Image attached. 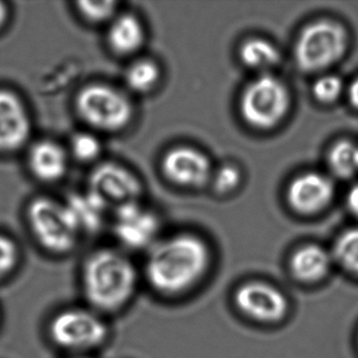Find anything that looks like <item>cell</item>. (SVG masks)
Returning <instances> with one entry per match:
<instances>
[{
	"instance_id": "obj_1",
	"label": "cell",
	"mask_w": 358,
	"mask_h": 358,
	"mask_svg": "<svg viewBox=\"0 0 358 358\" xmlns=\"http://www.w3.org/2000/svg\"><path fill=\"white\" fill-rule=\"evenodd\" d=\"M209 263L210 251L202 238L176 234L154 245L146 262V278L158 292L179 294L205 275Z\"/></svg>"
},
{
	"instance_id": "obj_2",
	"label": "cell",
	"mask_w": 358,
	"mask_h": 358,
	"mask_svg": "<svg viewBox=\"0 0 358 358\" xmlns=\"http://www.w3.org/2000/svg\"><path fill=\"white\" fill-rule=\"evenodd\" d=\"M137 286V272L127 257L112 249L96 251L87 259L83 287L92 305L113 311L129 301Z\"/></svg>"
},
{
	"instance_id": "obj_3",
	"label": "cell",
	"mask_w": 358,
	"mask_h": 358,
	"mask_svg": "<svg viewBox=\"0 0 358 358\" xmlns=\"http://www.w3.org/2000/svg\"><path fill=\"white\" fill-rule=\"evenodd\" d=\"M348 33L343 24L320 20L307 24L297 37L295 64L305 73H318L339 62L347 52Z\"/></svg>"
},
{
	"instance_id": "obj_4",
	"label": "cell",
	"mask_w": 358,
	"mask_h": 358,
	"mask_svg": "<svg viewBox=\"0 0 358 358\" xmlns=\"http://www.w3.org/2000/svg\"><path fill=\"white\" fill-rule=\"evenodd\" d=\"M290 104V93L285 83L273 75L262 74L245 87L240 112L247 124L266 131L284 120Z\"/></svg>"
},
{
	"instance_id": "obj_5",
	"label": "cell",
	"mask_w": 358,
	"mask_h": 358,
	"mask_svg": "<svg viewBox=\"0 0 358 358\" xmlns=\"http://www.w3.org/2000/svg\"><path fill=\"white\" fill-rule=\"evenodd\" d=\"M76 110L85 123L104 131L124 129L134 114L129 98L114 87L103 83H93L83 87L76 97Z\"/></svg>"
},
{
	"instance_id": "obj_6",
	"label": "cell",
	"mask_w": 358,
	"mask_h": 358,
	"mask_svg": "<svg viewBox=\"0 0 358 358\" xmlns=\"http://www.w3.org/2000/svg\"><path fill=\"white\" fill-rule=\"evenodd\" d=\"M28 217L33 234L48 250L66 253L74 248L81 231L68 205L50 198L35 199Z\"/></svg>"
},
{
	"instance_id": "obj_7",
	"label": "cell",
	"mask_w": 358,
	"mask_h": 358,
	"mask_svg": "<svg viewBox=\"0 0 358 358\" xmlns=\"http://www.w3.org/2000/svg\"><path fill=\"white\" fill-rule=\"evenodd\" d=\"M52 339L66 349L83 350L103 343L108 330L101 318L83 309L60 312L50 326Z\"/></svg>"
},
{
	"instance_id": "obj_8",
	"label": "cell",
	"mask_w": 358,
	"mask_h": 358,
	"mask_svg": "<svg viewBox=\"0 0 358 358\" xmlns=\"http://www.w3.org/2000/svg\"><path fill=\"white\" fill-rule=\"evenodd\" d=\"M90 190L108 205L117 207L127 203L137 202L141 196V182L129 169L117 163L98 165L90 177Z\"/></svg>"
},
{
	"instance_id": "obj_9",
	"label": "cell",
	"mask_w": 358,
	"mask_h": 358,
	"mask_svg": "<svg viewBox=\"0 0 358 358\" xmlns=\"http://www.w3.org/2000/svg\"><path fill=\"white\" fill-rule=\"evenodd\" d=\"M234 301L245 315L257 322H278L288 312V301L284 293L267 282L242 285L236 290Z\"/></svg>"
},
{
	"instance_id": "obj_10",
	"label": "cell",
	"mask_w": 358,
	"mask_h": 358,
	"mask_svg": "<svg viewBox=\"0 0 358 358\" xmlns=\"http://www.w3.org/2000/svg\"><path fill=\"white\" fill-rule=\"evenodd\" d=\"M159 228L158 217L138 204V201L117 207L115 234L119 242L127 248L143 249L154 244Z\"/></svg>"
},
{
	"instance_id": "obj_11",
	"label": "cell",
	"mask_w": 358,
	"mask_h": 358,
	"mask_svg": "<svg viewBox=\"0 0 358 358\" xmlns=\"http://www.w3.org/2000/svg\"><path fill=\"white\" fill-rule=\"evenodd\" d=\"M162 171L169 181L182 187H201L213 178L209 159L189 146H179L167 152Z\"/></svg>"
},
{
	"instance_id": "obj_12",
	"label": "cell",
	"mask_w": 358,
	"mask_h": 358,
	"mask_svg": "<svg viewBox=\"0 0 358 358\" xmlns=\"http://www.w3.org/2000/svg\"><path fill=\"white\" fill-rule=\"evenodd\" d=\"M334 194V183L330 178L320 173H306L289 184L287 201L295 213L312 215L326 209Z\"/></svg>"
},
{
	"instance_id": "obj_13",
	"label": "cell",
	"mask_w": 358,
	"mask_h": 358,
	"mask_svg": "<svg viewBox=\"0 0 358 358\" xmlns=\"http://www.w3.org/2000/svg\"><path fill=\"white\" fill-rule=\"evenodd\" d=\"M31 120L22 99L13 92L0 90V150L13 152L30 137Z\"/></svg>"
},
{
	"instance_id": "obj_14",
	"label": "cell",
	"mask_w": 358,
	"mask_h": 358,
	"mask_svg": "<svg viewBox=\"0 0 358 358\" xmlns=\"http://www.w3.org/2000/svg\"><path fill=\"white\" fill-rule=\"evenodd\" d=\"M68 155L62 145L50 140L37 142L29 152V165L35 177L41 181L62 179L68 169Z\"/></svg>"
},
{
	"instance_id": "obj_15",
	"label": "cell",
	"mask_w": 358,
	"mask_h": 358,
	"mask_svg": "<svg viewBox=\"0 0 358 358\" xmlns=\"http://www.w3.org/2000/svg\"><path fill=\"white\" fill-rule=\"evenodd\" d=\"M333 257L318 245H305L293 253L291 271L299 280L315 282L322 280L330 271Z\"/></svg>"
},
{
	"instance_id": "obj_16",
	"label": "cell",
	"mask_w": 358,
	"mask_h": 358,
	"mask_svg": "<svg viewBox=\"0 0 358 358\" xmlns=\"http://www.w3.org/2000/svg\"><path fill=\"white\" fill-rule=\"evenodd\" d=\"M108 43L116 53L129 55L142 47L145 38L141 22L133 14H120L110 22Z\"/></svg>"
},
{
	"instance_id": "obj_17",
	"label": "cell",
	"mask_w": 358,
	"mask_h": 358,
	"mask_svg": "<svg viewBox=\"0 0 358 358\" xmlns=\"http://www.w3.org/2000/svg\"><path fill=\"white\" fill-rule=\"evenodd\" d=\"M80 231L94 232L103 225L110 205L89 189L85 194H74L68 202Z\"/></svg>"
},
{
	"instance_id": "obj_18",
	"label": "cell",
	"mask_w": 358,
	"mask_h": 358,
	"mask_svg": "<svg viewBox=\"0 0 358 358\" xmlns=\"http://www.w3.org/2000/svg\"><path fill=\"white\" fill-rule=\"evenodd\" d=\"M241 62L247 68L268 74L282 59L278 48L263 38H250L241 45L238 51Z\"/></svg>"
},
{
	"instance_id": "obj_19",
	"label": "cell",
	"mask_w": 358,
	"mask_h": 358,
	"mask_svg": "<svg viewBox=\"0 0 358 358\" xmlns=\"http://www.w3.org/2000/svg\"><path fill=\"white\" fill-rule=\"evenodd\" d=\"M328 165L332 173L341 179H350L358 171V146L343 140L331 148Z\"/></svg>"
},
{
	"instance_id": "obj_20",
	"label": "cell",
	"mask_w": 358,
	"mask_h": 358,
	"mask_svg": "<svg viewBox=\"0 0 358 358\" xmlns=\"http://www.w3.org/2000/svg\"><path fill=\"white\" fill-rule=\"evenodd\" d=\"M160 80V69L150 60H139L127 71V87L135 93L145 94L152 91Z\"/></svg>"
},
{
	"instance_id": "obj_21",
	"label": "cell",
	"mask_w": 358,
	"mask_h": 358,
	"mask_svg": "<svg viewBox=\"0 0 358 358\" xmlns=\"http://www.w3.org/2000/svg\"><path fill=\"white\" fill-rule=\"evenodd\" d=\"M332 257L343 269L358 276V227L350 228L337 238Z\"/></svg>"
},
{
	"instance_id": "obj_22",
	"label": "cell",
	"mask_w": 358,
	"mask_h": 358,
	"mask_svg": "<svg viewBox=\"0 0 358 358\" xmlns=\"http://www.w3.org/2000/svg\"><path fill=\"white\" fill-rule=\"evenodd\" d=\"M77 7L81 16L92 24L112 22L118 15L115 1H79Z\"/></svg>"
},
{
	"instance_id": "obj_23",
	"label": "cell",
	"mask_w": 358,
	"mask_h": 358,
	"mask_svg": "<svg viewBox=\"0 0 358 358\" xmlns=\"http://www.w3.org/2000/svg\"><path fill=\"white\" fill-rule=\"evenodd\" d=\"M71 150L78 160L91 162L99 157L101 152V142L93 134L78 133L71 141Z\"/></svg>"
},
{
	"instance_id": "obj_24",
	"label": "cell",
	"mask_w": 358,
	"mask_h": 358,
	"mask_svg": "<svg viewBox=\"0 0 358 358\" xmlns=\"http://www.w3.org/2000/svg\"><path fill=\"white\" fill-rule=\"evenodd\" d=\"M343 91V83L336 75H324L314 83V98L322 104L334 103L341 97Z\"/></svg>"
},
{
	"instance_id": "obj_25",
	"label": "cell",
	"mask_w": 358,
	"mask_h": 358,
	"mask_svg": "<svg viewBox=\"0 0 358 358\" xmlns=\"http://www.w3.org/2000/svg\"><path fill=\"white\" fill-rule=\"evenodd\" d=\"M213 188L220 194H229L240 186L242 173L238 167L226 164L220 167L213 176Z\"/></svg>"
},
{
	"instance_id": "obj_26",
	"label": "cell",
	"mask_w": 358,
	"mask_h": 358,
	"mask_svg": "<svg viewBox=\"0 0 358 358\" xmlns=\"http://www.w3.org/2000/svg\"><path fill=\"white\" fill-rule=\"evenodd\" d=\"M18 261V249L8 236L0 234V280L15 267Z\"/></svg>"
},
{
	"instance_id": "obj_27",
	"label": "cell",
	"mask_w": 358,
	"mask_h": 358,
	"mask_svg": "<svg viewBox=\"0 0 358 358\" xmlns=\"http://www.w3.org/2000/svg\"><path fill=\"white\" fill-rule=\"evenodd\" d=\"M347 206L352 215L358 217V184L350 188L347 194Z\"/></svg>"
},
{
	"instance_id": "obj_28",
	"label": "cell",
	"mask_w": 358,
	"mask_h": 358,
	"mask_svg": "<svg viewBox=\"0 0 358 358\" xmlns=\"http://www.w3.org/2000/svg\"><path fill=\"white\" fill-rule=\"evenodd\" d=\"M348 97H349L351 106L358 110V77L350 85L349 90H348Z\"/></svg>"
},
{
	"instance_id": "obj_29",
	"label": "cell",
	"mask_w": 358,
	"mask_h": 358,
	"mask_svg": "<svg viewBox=\"0 0 358 358\" xmlns=\"http://www.w3.org/2000/svg\"><path fill=\"white\" fill-rule=\"evenodd\" d=\"M8 18V9L5 3L0 1V28L3 26Z\"/></svg>"
},
{
	"instance_id": "obj_30",
	"label": "cell",
	"mask_w": 358,
	"mask_h": 358,
	"mask_svg": "<svg viewBox=\"0 0 358 358\" xmlns=\"http://www.w3.org/2000/svg\"><path fill=\"white\" fill-rule=\"evenodd\" d=\"M78 358H87V357H78Z\"/></svg>"
}]
</instances>
